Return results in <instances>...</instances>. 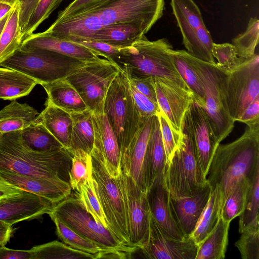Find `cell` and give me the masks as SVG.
Masks as SVG:
<instances>
[{
  "label": "cell",
  "instance_id": "44",
  "mask_svg": "<svg viewBox=\"0 0 259 259\" xmlns=\"http://www.w3.org/2000/svg\"><path fill=\"white\" fill-rule=\"evenodd\" d=\"M212 54L217 60V65L228 72L236 69L245 59L238 56L235 47L230 43L213 42Z\"/></svg>",
  "mask_w": 259,
  "mask_h": 259
},
{
  "label": "cell",
  "instance_id": "2",
  "mask_svg": "<svg viewBox=\"0 0 259 259\" xmlns=\"http://www.w3.org/2000/svg\"><path fill=\"white\" fill-rule=\"evenodd\" d=\"M235 141L218 146L206 180L211 191L218 186L221 209L236 184L259 169V122L247 125Z\"/></svg>",
  "mask_w": 259,
  "mask_h": 259
},
{
  "label": "cell",
  "instance_id": "50",
  "mask_svg": "<svg viewBox=\"0 0 259 259\" xmlns=\"http://www.w3.org/2000/svg\"><path fill=\"white\" fill-rule=\"evenodd\" d=\"M124 72L126 74L129 81L132 83L140 92L157 104L154 86V77H139L128 74L125 71Z\"/></svg>",
  "mask_w": 259,
  "mask_h": 259
},
{
  "label": "cell",
  "instance_id": "45",
  "mask_svg": "<svg viewBox=\"0 0 259 259\" xmlns=\"http://www.w3.org/2000/svg\"><path fill=\"white\" fill-rule=\"evenodd\" d=\"M63 0H39L26 25L21 32L22 40L37 29Z\"/></svg>",
  "mask_w": 259,
  "mask_h": 259
},
{
  "label": "cell",
  "instance_id": "11",
  "mask_svg": "<svg viewBox=\"0 0 259 259\" xmlns=\"http://www.w3.org/2000/svg\"><path fill=\"white\" fill-rule=\"evenodd\" d=\"M120 70L115 62L100 58L87 62L65 78L76 90L89 110L101 113L108 89Z\"/></svg>",
  "mask_w": 259,
  "mask_h": 259
},
{
  "label": "cell",
  "instance_id": "22",
  "mask_svg": "<svg viewBox=\"0 0 259 259\" xmlns=\"http://www.w3.org/2000/svg\"><path fill=\"white\" fill-rule=\"evenodd\" d=\"M150 214L162 232L168 237L183 239L185 237L173 218L169 194L165 186L163 175L158 176L146 192Z\"/></svg>",
  "mask_w": 259,
  "mask_h": 259
},
{
  "label": "cell",
  "instance_id": "20",
  "mask_svg": "<svg viewBox=\"0 0 259 259\" xmlns=\"http://www.w3.org/2000/svg\"><path fill=\"white\" fill-rule=\"evenodd\" d=\"M0 179L55 204L69 197L72 191L70 184L62 180L38 178L2 170H0Z\"/></svg>",
  "mask_w": 259,
  "mask_h": 259
},
{
  "label": "cell",
  "instance_id": "34",
  "mask_svg": "<svg viewBox=\"0 0 259 259\" xmlns=\"http://www.w3.org/2000/svg\"><path fill=\"white\" fill-rule=\"evenodd\" d=\"M221 194L216 186L211 192L208 202L201 213L195 228L189 236L198 245L210 234L220 217Z\"/></svg>",
  "mask_w": 259,
  "mask_h": 259
},
{
  "label": "cell",
  "instance_id": "10",
  "mask_svg": "<svg viewBox=\"0 0 259 259\" xmlns=\"http://www.w3.org/2000/svg\"><path fill=\"white\" fill-rule=\"evenodd\" d=\"M193 60L202 80L205 92L203 108L219 144L232 132L235 121L228 111L223 94V84L227 72L216 63L202 61L193 56Z\"/></svg>",
  "mask_w": 259,
  "mask_h": 259
},
{
  "label": "cell",
  "instance_id": "5",
  "mask_svg": "<svg viewBox=\"0 0 259 259\" xmlns=\"http://www.w3.org/2000/svg\"><path fill=\"white\" fill-rule=\"evenodd\" d=\"M92 184L108 229L128 247L130 229L127 207L119 176L111 177L99 157L91 153Z\"/></svg>",
  "mask_w": 259,
  "mask_h": 259
},
{
  "label": "cell",
  "instance_id": "56",
  "mask_svg": "<svg viewBox=\"0 0 259 259\" xmlns=\"http://www.w3.org/2000/svg\"><path fill=\"white\" fill-rule=\"evenodd\" d=\"M13 231L12 225L0 222V246H5L9 241Z\"/></svg>",
  "mask_w": 259,
  "mask_h": 259
},
{
  "label": "cell",
  "instance_id": "12",
  "mask_svg": "<svg viewBox=\"0 0 259 259\" xmlns=\"http://www.w3.org/2000/svg\"><path fill=\"white\" fill-rule=\"evenodd\" d=\"M223 94L228 113L239 121L246 108L259 97V56L255 54L236 69L228 72Z\"/></svg>",
  "mask_w": 259,
  "mask_h": 259
},
{
  "label": "cell",
  "instance_id": "16",
  "mask_svg": "<svg viewBox=\"0 0 259 259\" xmlns=\"http://www.w3.org/2000/svg\"><path fill=\"white\" fill-rule=\"evenodd\" d=\"M184 130L189 135L202 172L206 177L217 142L203 108L193 100L185 117Z\"/></svg>",
  "mask_w": 259,
  "mask_h": 259
},
{
  "label": "cell",
  "instance_id": "24",
  "mask_svg": "<svg viewBox=\"0 0 259 259\" xmlns=\"http://www.w3.org/2000/svg\"><path fill=\"white\" fill-rule=\"evenodd\" d=\"M21 46L48 50L85 62L100 59L98 54L83 46L43 32L27 36Z\"/></svg>",
  "mask_w": 259,
  "mask_h": 259
},
{
  "label": "cell",
  "instance_id": "18",
  "mask_svg": "<svg viewBox=\"0 0 259 259\" xmlns=\"http://www.w3.org/2000/svg\"><path fill=\"white\" fill-rule=\"evenodd\" d=\"M95 153L109 175L118 177L121 172L120 152L116 137L104 112H92Z\"/></svg>",
  "mask_w": 259,
  "mask_h": 259
},
{
  "label": "cell",
  "instance_id": "48",
  "mask_svg": "<svg viewBox=\"0 0 259 259\" xmlns=\"http://www.w3.org/2000/svg\"><path fill=\"white\" fill-rule=\"evenodd\" d=\"M157 116L160 124V128L165 151L167 162L174 154L181 139L178 140L175 136L161 111Z\"/></svg>",
  "mask_w": 259,
  "mask_h": 259
},
{
  "label": "cell",
  "instance_id": "19",
  "mask_svg": "<svg viewBox=\"0 0 259 259\" xmlns=\"http://www.w3.org/2000/svg\"><path fill=\"white\" fill-rule=\"evenodd\" d=\"M55 204L33 193L23 191L14 198L0 201V222L13 225L50 214Z\"/></svg>",
  "mask_w": 259,
  "mask_h": 259
},
{
  "label": "cell",
  "instance_id": "33",
  "mask_svg": "<svg viewBox=\"0 0 259 259\" xmlns=\"http://www.w3.org/2000/svg\"><path fill=\"white\" fill-rule=\"evenodd\" d=\"M230 222L220 217L210 234L198 246L195 259H224L228 243Z\"/></svg>",
  "mask_w": 259,
  "mask_h": 259
},
{
  "label": "cell",
  "instance_id": "30",
  "mask_svg": "<svg viewBox=\"0 0 259 259\" xmlns=\"http://www.w3.org/2000/svg\"><path fill=\"white\" fill-rule=\"evenodd\" d=\"M72 130L67 151L72 155L77 152L91 154L94 147V133L92 112L89 110L70 113Z\"/></svg>",
  "mask_w": 259,
  "mask_h": 259
},
{
  "label": "cell",
  "instance_id": "17",
  "mask_svg": "<svg viewBox=\"0 0 259 259\" xmlns=\"http://www.w3.org/2000/svg\"><path fill=\"white\" fill-rule=\"evenodd\" d=\"M138 249L147 258L195 259L198 245L190 236L180 240L165 235L150 214L148 243Z\"/></svg>",
  "mask_w": 259,
  "mask_h": 259
},
{
  "label": "cell",
  "instance_id": "28",
  "mask_svg": "<svg viewBox=\"0 0 259 259\" xmlns=\"http://www.w3.org/2000/svg\"><path fill=\"white\" fill-rule=\"evenodd\" d=\"M47 95V100L69 113L80 112L88 109L76 90L65 78L41 85Z\"/></svg>",
  "mask_w": 259,
  "mask_h": 259
},
{
  "label": "cell",
  "instance_id": "1",
  "mask_svg": "<svg viewBox=\"0 0 259 259\" xmlns=\"http://www.w3.org/2000/svg\"><path fill=\"white\" fill-rule=\"evenodd\" d=\"M164 0H102L70 17L55 21L43 32L65 39L83 38L109 25L134 24L146 33L162 16Z\"/></svg>",
  "mask_w": 259,
  "mask_h": 259
},
{
  "label": "cell",
  "instance_id": "35",
  "mask_svg": "<svg viewBox=\"0 0 259 259\" xmlns=\"http://www.w3.org/2000/svg\"><path fill=\"white\" fill-rule=\"evenodd\" d=\"M19 16L18 1L10 12L0 35V63L9 58L21 47L22 40Z\"/></svg>",
  "mask_w": 259,
  "mask_h": 259
},
{
  "label": "cell",
  "instance_id": "40",
  "mask_svg": "<svg viewBox=\"0 0 259 259\" xmlns=\"http://www.w3.org/2000/svg\"><path fill=\"white\" fill-rule=\"evenodd\" d=\"M50 217L55 224L58 237L66 245L76 250L93 254L104 251L93 242L70 229L55 216L50 215Z\"/></svg>",
  "mask_w": 259,
  "mask_h": 259
},
{
  "label": "cell",
  "instance_id": "51",
  "mask_svg": "<svg viewBox=\"0 0 259 259\" xmlns=\"http://www.w3.org/2000/svg\"><path fill=\"white\" fill-rule=\"evenodd\" d=\"M102 0H74L63 10L59 12L56 20L62 19L78 14Z\"/></svg>",
  "mask_w": 259,
  "mask_h": 259
},
{
  "label": "cell",
  "instance_id": "52",
  "mask_svg": "<svg viewBox=\"0 0 259 259\" xmlns=\"http://www.w3.org/2000/svg\"><path fill=\"white\" fill-rule=\"evenodd\" d=\"M39 0H19V25L21 32L26 25Z\"/></svg>",
  "mask_w": 259,
  "mask_h": 259
},
{
  "label": "cell",
  "instance_id": "3",
  "mask_svg": "<svg viewBox=\"0 0 259 259\" xmlns=\"http://www.w3.org/2000/svg\"><path fill=\"white\" fill-rule=\"evenodd\" d=\"M72 155L64 147L38 151L22 142L21 130L0 136V170L69 183Z\"/></svg>",
  "mask_w": 259,
  "mask_h": 259
},
{
  "label": "cell",
  "instance_id": "31",
  "mask_svg": "<svg viewBox=\"0 0 259 259\" xmlns=\"http://www.w3.org/2000/svg\"><path fill=\"white\" fill-rule=\"evenodd\" d=\"M38 114L27 104L12 100L0 110V133L3 134L22 130L33 123Z\"/></svg>",
  "mask_w": 259,
  "mask_h": 259
},
{
  "label": "cell",
  "instance_id": "39",
  "mask_svg": "<svg viewBox=\"0 0 259 259\" xmlns=\"http://www.w3.org/2000/svg\"><path fill=\"white\" fill-rule=\"evenodd\" d=\"M252 177L244 178L236 184L221 209L220 215L224 220L231 222L241 214Z\"/></svg>",
  "mask_w": 259,
  "mask_h": 259
},
{
  "label": "cell",
  "instance_id": "46",
  "mask_svg": "<svg viewBox=\"0 0 259 259\" xmlns=\"http://www.w3.org/2000/svg\"><path fill=\"white\" fill-rule=\"evenodd\" d=\"M235 243L242 259H259V226L246 229Z\"/></svg>",
  "mask_w": 259,
  "mask_h": 259
},
{
  "label": "cell",
  "instance_id": "9",
  "mask_svg": "<svg viewBox=\"0 0 259 259\" xmlns=\"http://www.w3.org/2000/svg\"><path fill=\"white\" fill-rule=\"evenodd\" d=\"M49 215L57 217L63 224L103 250H120L133 253L134 249L123 245L108 228L98 223L85 210L74 194L55 204Z\"/></svg>",
  "mask_w": 259,
  "mask_h": 259
},
{
  "label": "cell",
  "instance_id": "32",
  "mask_svg": "<svg viewBox=\"0 0 259 259\" xmlns=\"http://www.w3.org/2000/svg\"><path fill=\"white\" fill-rule=\"evenodd\" d=\"M38 82L17 70L0 67V99L14 100L28 95Z\"/></svg>",
  "mask_w": 259,
  "mask_h": 259
},
{
  "label": "cell",
  "instance_id": "13",
  "mask_svg": "<svg viewBox=\"0 0 259 259\" xmlns=\"http://www.w3.org/2000/svg\"><path fill=\"white\" fill-rule=\"evenodd\" d=\"M170 5L187 52L204 62L215 63L213 42L199 7L193 0H171Z\"/></svg>",
  "mask_w": 259,
  "mask_h": 259
},
{
  "label": "cell",
  "instance_id": "54",
  "mask_svg": "<svg viewBox=\"0 0 259 259\" xmlns=\"http://www.w3.org/2000/svg\"><path fill=\"white\" fill-rule=\"evenodd\" d=\"M0 259H31L29 250H16L0 246Z\"/></svg>",
  "mask_w": 259,
  "mask_h": 259
},
{
  "label": "cell",
  "instance_id": "15",
  "mask_svg": "<svg viewBox=\"0 0 259 259\" xmlns=\"http://www.w3.org/2000/svg\"><path fill=\"white\" fill-rule=\"evenodd\" d=\"M157 104L176 138L183 135L185 119L193 101L191 93L175 82L154 77Z\"/></svg>",
  "mask_w": 259,
  "mask_h": 259
},
{
  "label": "cell",
  "instance_id": "21",
  "mask_svg": "<svg viewBox=\"0 0 259 259\" xmlns=\"http://www.w3.org/2000/svg\"><path fill=\"white\" fill-rule=\"evenodd\" d=\"M211 190L208 183L192 196L169 198L170 207L175 222L184 236H189L209 200Z\"/></svg>",
  "mask_w": 259,
  "mask_h": 259
},
{
  "label": "cell",
  "instance_id": "42",
  "mask_svg": "<svg viewBox=\"0 0 259 259\" xmlns=\"http://www.w3.org/2000/svg\"><path fill=\"white\" fill-rule=\"evenodd\" d=\"M72 157L69 184L72 190L77 191L92 177V157L83 152H75Z\"/></svg>",
  "mask_w": 259,
  "mask_h": 259
},
{
  "label": "cell",
  "instance_id": "23",
  "mask_svg": "<svg viewBox=\"0 0 259 259\" xmlns=\"http://www.w3.org/2000/svg\"><path fill=\"white\" fill-rule=\"evenodd\" d=\"M154 116L148 118L143 122L137 135L120 157L121 169L130 176L137 186L146 193L143 164Z\"/></svg>",
  "mask_w": 259,
  "mask_h": 259
},
{
  "label": "cell",
  "instance_id": "36",
  "mask_svg": "<svg viewBox=\"0 0 259 259\" xmlns=\"http://www.w3.org/2000/svg\"><path fill=\"white\" fill-rule=\"evenodd\" d=\"M21 136L23 143L33 150L44 151L63 147L36 118L33 123L21 130Z\"/></svg>",
  "mask_w": 259,
  "mask_h": 259
},
{
  "label": "cell",
  "instance_id": "38",
  "mask_svg": "<svg viewBox=\"0 0 259 259\" xmlns=\"http://www.w3.org/2000/svg\"><path fill=\"white\" fill-rule=\"evenodd\" d=\"M259 170L252 177L248 189L244 209L239 216V231L259 226Z\"/></svg>",
  "mask_w": 259,
  "mask_h": 259
},
{
  "label": "cell",
  "instance_id": "8",
  "mask_svg": "<svg viewBox=\"0 0 259 259\" xmlns=\"http://www.w3.org/2000/svg\"><path fill=\"white\" fill-rule=\"evenodd\" d=\"M177 148L166 163L163 178L170 197L192 196L207 183L197 158L190 137L184 130Z\"/></svg>",
  "mask_w": 259,
  "mask_h": 259
},
{
  "label": "cell",
  "instance_id": "55",
  "mask_svg": "<svg viewBox=\"0 0 259 259\" xmlns=\"http://www.w3.org/2000/svg\"><path fill=\"white\" fill-rule=\"evenodd\" d=\"M23 191L20 188L0 179V201L18 196Z\"/></svg>",
  "mask_w": 259,
  "mask_h": 259
},
{
  "label": "cell",
  "instance_id": "27",
  "mask_svg": "<svg viewBox=\"0 0 259 259\" xmlns=\"http://www.w3.org/2000/svg\"><path fill=\"white\" fill-rule=\"evenodd\" d=\"M174 65L191 93L194 101L199 106L205 105L204 85L193 60V56L185 50L170 51Z\"/></svg>",
  "mask_w": 259,
  "mask_h": 259
},
{
  "label": "cell",
  "instance_id": "14",
  "mask_svg": "<svg viewBox=\"0 0 259 259\" xmlns=\"http://www.w3.org/2000/svg\"><path fill=\"white\" fill-rule=\"evenodd\" d=\"M119 177L127 207L130 229L128 247L140 249L147 244L149 237L150 212L146 193L121 169Z\"/></svg>",
  "mask_w": 259,
  "mask_h": 259
},
{
  "label": "cell",
  "instance_id": "6",
  "mask_svg": "<svg viewBox=\"0 0 259 259\" xmlns=\"http://www.w3.org/2000/svg\"><path fill=\"white\" fill-rule=\"evenodd\" d=\"M103 112L116 137L121 157L145 121L141 119L138 113L128 78L121 69L108 89Z\"/></svg>",
  "mask_w": 259,
  "mask_h": 259
},
{
  "label": "cell",
  "instance_id": "57",
  "mask_svg": "<svg viewBox=\"0 0 259 259\" xmlns=\"http://www.w3.org/2000/svg\"><path fill=\"white\" fill-rule=\"evenodd\" d=\"M19 0H0V20L13 9Z\"/></svg>",
  "mask_w": 259,
  "mask_h": 259
},
{
  "label": "cell",
  "instance_id": "7",
  "mask_svg": "<svg viewBox=\"0 0 259 259\" xmlns=\"http://www.w3.org/2000/svg\"><path fill=\"white\" fill-rule=\"evenodd\" d=\"M87 62L48 50L21 46L0 66L20 71L42 85L65 78Z\"/></svg>",
  "mask_w": 259,
  "mask_h": 259
},
{
  "label": "cell",
  "instance_id": "43",
  "mask_svg": "<svg viewBox=\"0 0 259 259\" xmlns=\"http://www.w3.org/2000/svg\"><path fill=\"white\" fill-rule=\"evenodd\" d=\"M74 194L79 199L84 208L94 219L108 228L102 208L93 189L92 177L83 184Z\"/></svg>",
  "mask_w": 259,
  "mask_h": 259
},
{
  "label": "cell",
  "instance_id": "53",
  "mask_svg": "<svg viewBox=\"0 0 259 259\" xmlns=\"http://www.w3.org/2000/svg\"><path fill=\"white\" fill-rule=\"evenodd\" d=\"M239 121L247 125L259 122V97L246 108Z\"/></svg>",
  "mask_w": 259,
  "mask_h": 259
},
{
  "label": "cell",
  "instance_id": "25",
  "mask_svg": "<svg viewBox=\"0 0 259 259\" xmlns=\"http://www.w3.org/2000/svg\"><path fill=\"white\" fill-rule=\"evenodd\" d=\"M166 163L160 124L157 115L153 118L143 164L144 181L147 190L160 175Z\"/></svg>",
  "mask_w": 259,
  "mask_h": 259
},
{
  "label": "cell",
  "instance_id": "59",
  "mask_svg": "<svg viewBox=\"0 0 259 259\" xmlns=\"http://www.w3.org/2000/svg\"><path fill=\"white\" fill-rule=\"evenodd\" d=\"M2 135V134L1 133H0V136Z\"/></svg>",
  "mask_w": 259,
  "mask_h": 259
},
{
  "label": "cell",
  "instance_id": "58",
  "mask_svg": "<svg viewBox=\"0 0 259 259\" xmlns=\"http://www.w3.org/2000/svg\"><path fill=\"white\" fill-rule=\"evenodd\" d=\"M9 13L7 14L4 17H3L1 20H0V35L1 34L3 31V29L6 23V22L7 21V19L8 18Z\"/></svg>",
  "mask_w": 259,
  "mask_h": 259
},
{
  "label": "cell",
  "instance_id": "47",
  "mask_svg": "<svg viewBox=\"0 0 259 259\" xmlns=\"http://www.w3.org/2000/svg\"><path fill=\"white\" fill-rule=\"evenodd\" d=\"M129 84L134 103L143 121L151 116L157 115L160 112L157 103L140 92L130 81Z\"/></svg>",
  "mask_w": 259,
  "mask_h": 259
},
{
  "label": "cell",
  "instance_id": "4",
  "mask_svg": "<svg viewBox=\"0 0 259 259\" xmlns=\"http://www.w3.org/2000/svg\"><path fill=\"white\" fill-rule=\"evenodd\" d=\"M172 49L166 38L150 41L144 35L132 45L119 48L112 61L131 75L165 78L188 90L174 65Z\"/></svg>",
  "mask_w": 259,
  "mask_h": 259
},
{
  "label": "cell",
  "instance_id": "41",
  "mask_svg": "<svg viewBox=\"0 0 259 259\" xmlns=\"http://www.w3.org/2000/svg\"><path fill=\"white\" fill-rule=\"evenodd\" d=\"M259 20L257 17L250 18L245 31L232 39L238 57L247 59L253 56L258 44Z\"/></svg>",
  "mask_w": 259,
  "mask_h": 259
},
{
  "label": "cell",
  "instance_id": "49",
  "mask_svg": "<svg viewBox=\"0 0 259 259\" xmlns=\"http://www.w3.org/2000/svg\"><path fill=\"white\" fill-rule=\"evenodd\" d=\"M83 46L112 61V58L119 48L101 41L84 38H75L67 39Z\"/></svg>",
  "mask_w": 259,
  "mask_h": 259
},
{
  "label": "cell",
  "instance_id": "26",
  "mask_svg": "<svg viewBox=\"0 0 259 259\" xmlns=\"http://www.w3.org/2000/svg\"><path fill=\"white\" fill-rule=\"evenodd\" d=\"M45 108L37 115L39 121L67 150L70 145L72 130L70 113L54 105L47 100Z\"/></svg>",
  "mask_w": 259,
  "mask_h": 259
},
{
  "label": "cell",
  "instance_id": "29",
  "mask_svg": "<svg viewBox=\"0 0 259 259\" xmlns=\"http://www.w3.org/2000/svg\"><path fill=\"white\" fill-rule=\"evenodd\" d=\"M146 33L140 26L134 24H118L99 29L83 37L124 48L132 45Z\"/></svg>",
  "mask_w": 259,
  "mask_h": 259
},
{
  "label": "cell",
  "instance_id": "37",
  "mask_svg": "<svg viewBox=\"0 0 259 259\" xmlns=\"http://www.w3.org/2000/svg\"><path fill=\"white\" fill-rule=\"evenodd\" d=\"M30 250L31 259L98 258V253L77 250L56 240L34 246Z\"/></svg>",
  "mask_w": 259,
  "mask_h": 259
}]
</instances>
